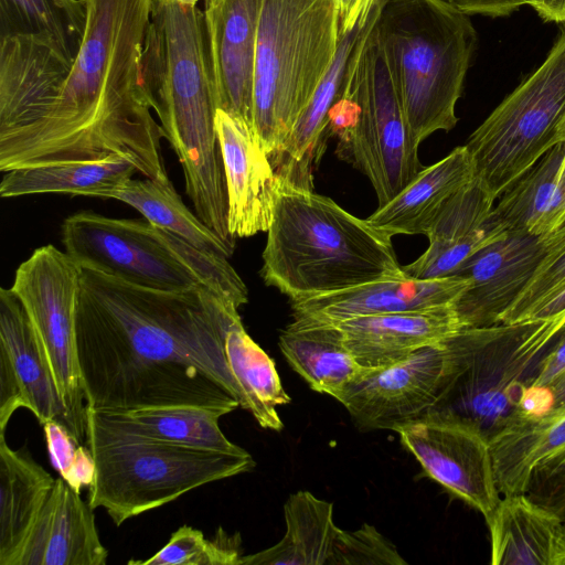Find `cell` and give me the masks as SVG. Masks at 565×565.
<instances>
[{
    "mask_svg": "<svg viewBox=\"0 0 565 565\" xmlns=\"http://www.w3.org/2000/svg\"><path fill=\"white\" fill-rule=\"evenodd\" d=\"M44 437L52 466L77 493L94 480L95 465L89 448H85L58 420L43 425Z\"/></svg>",
    "mask_w": 565,
    "mask_h": 565,
    "instance_id": "8d00e7d4",
    "label": "cell"
},
{
    "mask_svg": "<svg viewBox=\"0 0 565 565\" xmlns=\"http://www.w3.org/2000/svg\"><path fill=\"white\" fill-rule=\"evenodd\" d=\"M104 199L129 204L154 226L181 237L203 252L226 258L234 252V247L186 207L169 178H130L107 192Z\"/></svg>",
    "mask_w": 565,
    "mask_h": 565,
    "instance_id": "836d02e7",
    "label": "cell"
},
{
    "mask_svg": "<svg viewBox=\"0 0 565 565\" xmlns=\"http://www.w3.org/2000/svg\"><path fill=\"white\" fill-rule=\"evenodd\" d=\"M286 533L274 546L242 556L239 565H331L341 529L333 504L298 491L284 505Z\"/></svg>",
    "mask_w": 565,
    "mask_h": 565,
    "instance_id": "f546056e",
    "label": "cell"
},
{
    "mask_svg": "<svg viewBox=\"0 0 565 565\" xmlns=\"http://www.w3.org/2000/svg\"><path fill=\"white\" fill-rule=\"evenodd\" d=\"M73 62L32 39L0 40V170L118 156L168 179L141 84L153 0H84Z\"/></svg>",
    "mask_w": 565,
    "mask_h": 565,
    "instance_id": "6da1fadb",
    "label": "cell"
},
{
    "mask_svg": "<svg viewBox=\"0 0 565 565\" xmlns=\"http://www.w3.org/2000/svg\"><path fill=\"white\" fill-rule=\"evenodd\" d=\"M489 441L500 493H525L534 470L565 452V406L522 416Z\"/></svg>",
    "mask_w": 565,
    "mask_h": 565,
    "instance_id": "83f0119b",
    "label": "cell"
},
{
    "mask_svg": "<svg viewBox=\"0 0 565 565\" xmlns=\"http://www.w3.org/2000/svg\"><path fill=\"white\" fill-rule=\"evenodd\" d=\"M530 6L543 21L565 23V0H532Z\"/></svg>",
    "mask_w": 565,
    "mask_h": 565,
    "instance_id": "b9f144b4",
    "label": "cell"
},
{
    "mask_svg": "<svg viewBox=\"0 0 565 565\" xmlns=\"http://www.w3.org/2000/svg\"><path fill=\"white\" fill-rule=\"evenodd\" d=\"M138 173L122 157L100 160L36 164L4 172L0 183L2 198L39 193H67L104 199L105 194Z\"/></svg>",
    "mask_w": 565,
    "mask_h": 565,
    "instance_id": "4dcf8cb0",
    "label": "cell"
},
{
    "mask_svg": "<svg viewBox=\"0 0 565 565\" xmlns=\"http://www.w3.org/2000/svg\"><path fill=\"white\" fill-rule=\"evenodd\" d=\"M55 479L0 434V565H17Z\"/></svg>",
    "mask_w": 565,
    "mask_h": 565,
    "instance_id": "484cf974",
    "label": "cell"
},
{
    "mask_svg": "<svg viewBox=\"0 0 565 565\" xmlns=\"http://www.w3.org/2000/svg\"><path fill=\"white\" fill-rule=\"evenodd\" d=\"M238 307L212 291L139 287L82 268L77 360L86 407H239L225 340Z\"/></svg>",
    "mask_w": 565,
    "mask_h": 565,
    "instance_id": "7a4b0ae2",
    "label": "cell"
},
{
    "mask_svg": "<svg viewBox=\"0 0 565 565\" xmlns=\"http://www.w3.org/2000/svg\"><path fill=\"white\" fill-rule=\"evenodd\" d=\"M553 395V407L565 406V371L548 385Z\"/></svg>",
    "mask_w": 565,
    "mask_h": 565,
    "instance_id": "7bdbcfd3",
    "label": "cell"
},
{
    "mask_svg": "<svg viewBox=\"0 0 565 565\" xmlns=\"http://www.w3.org/2000/svg\"><path fill=\"white\" fill-rule=\"evenodd\" d=\"M222 416L217 411L188 406L111 412L86 407V419L119 433L221 452H247L223 434L218 425Z\"/></svg>",
    "mask_w": 565,
    "mask_h": 565,
    "instance_id": "4316f807",
    "label": "cell"
},
{
    "mask_svg": "<svg viewBox=\"0 0 565 565\" xmlns=\"http://www.w3.org/2000/svg\"><path fill=\"white\" fill-rule=\"evenodd\" d=\"M215 128L227 193V226L235 237L267 232L274 212L277 173L253 128L216 110Z\"/></svg>",
    "mask_w": 565,
    "mask_h": 565,
    "instance_id": "e0dca14e",
    "label": "cell"
},
{
    "mask_svg": "<svg viewBox=\"0 0 565 565\" xmlns=\"http://www.w3.org/2000/svg\"><path fill=\"white\" fill-rule=\"evenodd\" d=\"M19 408L29 409L43 426L65 425L64 411L43 363L28 313L10 289H0V434Z\"/></svg>",
    "mask_w": 565,
    "mask_h": 565,
    "instance_id": "2e32d148",
    "label": "cell"
},
{
    "mask_svg": "<svg viewBox=\"0 0 565 565\" xmlns=\"http://www.w3.org/2000/svg\"><path fill=\"white\" fill-rule=\"evenodd\" d=\"M565 371V331L561 339L546 355L541 373L534 385L548 386L558 375Z\"/></svg>",
    "mask_w": 565,
    "mask_h": 565,
    "instance_id": "ab89813d",
    "label": "cell"
},
{
    "mask_svg": "<svg viewBox=\"0 0 565 565\" xmlns=\"http://www.w3.org/2000/svg\"><path fill=\"white\" fill-rule=\"evenodd\" d=\"M557 143L565 145V113L557 125L556 135H555V145H557ZM559 188H561L563 194L565 195V156H564V161H563L561 173H559Z\"/></svg>",
    "mask_w": 565,
    "mask_h": 565,
    "instance_id": "ee69618b",
    "label": "cell"
},
{
    "mask_svg": "<svg viewBox=\"0 0 565 565\" xmlns=\"http://www.w3.org/2000/svg\"><path fill=\"white\" fill-rule=\"evenodd\" d=\"M546 252V235L509 232L469 258L454 275L469 281L454 303L463 328L500 323Z\"/></svg>",
    "mask_w": 565,
    "mask_h": 565,
    "instance_id": "9a60e30c",
    "label": "cell"
},
{
    "mask_svg": "<svg viewBox=\"0 0 565 565\" xmlns=\"http://www.w3.org/2000/svg\"><path fill=\"white\" fill-rule=\"evenodd\" d=\"M564 331L555 320L463 328L447 340L449 372L425 418L468 425L490 440L523 416L526 393Z\"/></svg>",
    "mask_w": 565,
    "mask_h": 565,
    "instance_id": "8992f818",
    "label": "cell"
},
{
    "mask_svg": "<svg viewBox=\"0 0 565 565\" xmlns=\"http://www.w3.org/2000/svg\"><path fill=\"white\" fill-rule=\"evenodd\" d=\"M95 473L92 509L106 510L115 525L166 505L193 489L252 470L248 452L228 454L137 437L86 419Z\"/></svg>",
    "mask_w": 565,
    "mask_h": 565,
    "instance_id": "9c48e42d",
    "label": "cell"
},
{
    "mask_svg": "<svg viewBox=\"0 0 565 565\" xmlns=\"http://www.w3.org/2000/svg\"><path fill=\"white\" fill-rule=\"evenodd\" d=\"M529 320H555L565 326V286L541 305Z\"/></svg>",
    "mask_w": 565,
    "mask_h": 565,
    "instance_id": "60d3db41",
    "label": "cell"
},
{
    "mask_svg": "<svg viewBox=\"0 0 565 565\" xmlns=\"http://www.w3.org/2000/svg\"><path fill=\"white\" fill-rule=\"evenodd\" d=\"M184 6H196L199 0H173Z\"/></svg>",
    "mask_w": 565,
    "mask_h": 565,
    "instance_id": "bcb514c9",
    "label": "cell"
},
{
    "mask_svg": "<svg viewBox=\"0 0 565 565\" xmlns=\"http://www.w3.org/2000/svg\"><path fill=\"white\" fill-rule=\"evenodd\" d=\"M262 4L263 0H205L203 10L218 108L252 128Z\"/></svg>",
    "mask_w": 565,
    "mask_h": 565,
    "instance_id": "ac0fdd59",
    "label": "cell"
},
{
    "mask_svg": "<svg viewBox=\"0 0 565 565\" xmlns=\"http://www.w3.org/2000/svg\"><path fill=\"white\" fill-rule=\"evenodd\" d=\"M469 281L458 276L415 279L402 274L350 289L291 300L295 315L337 323L347 319L455 303Z\"/></svg>",
    "mask_w": 565,
    "mask_h": 565,
    "instance_id": "44dd1931",
    "label": "cell"
},
{
    "mask_svg": "<svg viewBox=\"0 0 565 565\" xmlns=\"http://www.w3.org/2000/svg\"><path fill=\"white\" fill-rule=\"evenodd\" d=\"M486 522L492 565H556L565 522L526 493L503 495Z\"/></svg>",
    "mask_w": 565,
    "mask_h": 565,
    "instance_id": "cb8c5ba5",
    "label": "cell"
},
{
    "mask_svg": "<svg viewBox=\"0 0 565 565\" xmlns=\"http://www.w3.org/2000/svg\"><path fill=\"white\" fill-rule=\"evenodd\" d=\"M407 564L395 546L370 524L348 532L341 530L331 565Z\"/></svg>",
    "mask_w": 565,
    "mask_h": 565,
    "instance_id": "74e56055",
    "label": "cell"
},
{
    "mask_svg": "<svg viewBox=\"0 0 565 565\" xmlns=\"http://www.w3.org/2000/svg\"><path fill=\"white\" fill-rule=\"evenodd\" d=\"M565 113V23L540 67L508 95L465 145L476 179L497 200L552 147Z\"/></svg>",
    "mask_w": 565,
    "mask_h": 565,
    "instance_id": "8fae6325",
    "label": "cell"
},
{
    "mask_svg": "<svg viewBox=\"0 0 565 565\" xmlns=\"http://www.w3.org/2000/svg\"><path fill=\"white\" fill-rule=\"evenodd\" d=\"M94 509L62 478L41 510L17 565H105Z\"/></svg>",
    "mask_w": 565,
    "mask_h": 565,
    "instance_id": "7402d4cb",
    "label": "cell"
},
{
    "mask_svg": "<svg viewBox=\"0 0 565 565\" xmlns=\"http://www.w3.org/2000/svg\"><path fill=\"white\" fill-rule=\"evenodd\" d=\"M402 445L429 478L479 511L484 520L500 501L489 439L468 425L424 418L398 428Z\"/></svg>",
    "mask_w": 565,
    "mask_h": 565,
    "instance_id": "5bb4252c",
    "label": "cell"
},
{
    "mask_svg": "<svg viewBox=\"0 0 565 565\" xmlns=\"http://www.w3.org/2000/svg\"><path fill=\"white\" fill-rule=\"evenodd\" d=\"M65 252L82 267L166 291L204 288L241 307L247 288L228 258L203 252L145 220L77 212L62 225Z\"/></svg>",
    "mask_w": 565,
    "mask_h": 565,
    "instance_id": "ba28073f",
    "label": "cell"
},
{
    "mask_svg": "<svg viewBox=\"0 0 565 565\" xmlns=\"http://www.w3.org/2000/svg\"><path fill=\"white\" fill-rule=\"evenodd\" d=\"M146 97L177 153L196 215L226 237L227 193L215 128L217 94L204 13L153 0L140 61Z\"/></svg>",
    "mask_w": 565,
    "mask_h": 565,
    "instance_id": "3957f363",
    "label": "cell"
},
{
    "mask_svg": "<svg viewBox=\"0 0 565 565\" xmlns=\"http://www.w3.org/2000/svg\"><path fill=\"white\" fill-rule=\"evenodd\" d=\"M86 15L84 0H0V40L32 39L73 62Z\"/></svg>",
    "mask_w": 565,
    "mask_h": 565,
    "instance_id": "d6a6232c",
    "label": "cell"
},
{
    "mask_svg": "<svg viewBox=\"0 0 565 565\" xmlns=\"http://www.w3.org/2000/svg\"><path fill=\"white\" fill-rule=\"evenodd\" d=\"M556 565H565V533L563 536V541H562V545H561V550L558 553Z\"/></svg>",
    "mask_w": 565,
    "mask_h": 565,
    "instance_id": "f6af8a7d",
    "label": "cell"
},
{
    "mask_svg": "<svg viewBox=\"0 0 565 565\" xmlns=\"http://www.w3.org/2000/svg\"><path fill=\"white\" fill-rule=\"evenodd\" d=\"M225 354L239 392V407L249 412L260 427L281 430L278 407L290 403L274 360L249 337L242 320L230 329Z\"/></svg>",
    "mask_w": 565,
    "mask_h": 565,
    "instance_id": "1f68e13d",
    "label": "cell"
},
{
    "mask_svg": "<svg viewBox=\"0 0 565 565\" xmlns=\"http://www.w3.org/2000/svg\"><path fill=\"white\" fill-rule=\"evenodd\" d=\"M82 267L53 245L36 248L15 270L11 290L30 319L43 363L64 411L65 426L86 439V401L76 349Z\"/></svg>",
    "mask_w": 565,
    "mask_h": 565,
    "instance_id": "7c38bea8",
    "label": "cell"
},
{
    "mask_svg": "<svg viewBox=\"0 0 565 565\" xmlns=\"http://www.w3.org/2000/svg\"><path fill=\"white\" fill-rule=\"evenodd\" d=\"M278 345L311 390L334 398L365 370L345 347L341 329L332 322L295 315L280 333Z\"/></svg>",
    "mask_w": 565,
    "mask_h": 565,
    "instance_id": "d4e9b609",
    "label": "cell"
},
{
    "mask_svg": "<svg viewBox=\"0 0 565 565\" xmlns=\"http://www.w3.org/2000/svg\"><path fill=\"white\" fill-rule=\"evenodd\" d=\"M547 236V252L534 275L501 316L500 323L526 321L532 313L565 286V224Z\"/></svg>",
    "mask_w": 565,
    "mask_h": 565,
    "instance_id": "d590c367",
    "label": "cell"
},
{
    "mask_svg": "<svg viewBox=\"0 0 565 565\" xmlns=\"http://www.w3.org/2000/svg\"><path fill=\"white\" fill-rule=\"evenodd\" d=\"M345 347L364 369L397 363L417 350L445 342L463 329L454 303L355 317L335 323Z\"/></svg>",
    "mask_w": 565,
    "mask_h": 565,
    "instance_id": "ffe728a7",
    "label": "cell"
},
{
    "mask_svg": "<svg viewBox=\"0 0 565 565\" xmlns=\"http://www.w3.org/2000/svg\"><path fill=\"white\" fill-rule=\"evenodd\" d=\"M495 200L475 178L457 192L439 213L426 236L427 249L402 266L415 279L454 276L475 254L509 234L494 213Z\"/></svg>",
    "mask_w": 565,
    "mask_h": 565,
    "instance_id": "d6986e66",
    "label": "cell"
},
{
    "mask_svg": "<svg viewBox=\"0 0 565 565\" xmlns=\"http://www.w3.org/2000/svg\"><path fill=\"white\" fill-rule=\"evenodd\" d=\"M329 132L338 136L340 154L370 180L379 206L424 169L375 25L349 63Z\"/></svg>",
    "mask_w": 565,
    "mask_h": 565,
    "instance_id": "30bf717a",
    "label": "cell"
},
{
    "mask_svg": "<svg viewBox=\"0 0 565 565\" xmlns=\"http://www.w3.org/2000/svg\"><path fill=\"white\" fill-rule=\"evenodd\" d=\"M404 274L392 237L312 189L277 175L262 276L290 300Z\"/></svg>",
    "mask_w": 565,
    "mask_h": 565,
    "instance_id": "277c9868",
    "label": "cell"
},
{
    "mask_svg": "<svg viewBox=\"0 0 565 565\" xmlns=\"http://www.w3.org/2000/svg\"><path fill=\"white\" fill-rule=\"evenodd\" d=\"M445 6L463 13L482 14L492 18L507 17L532 0H438Z\"/></svg>",
    "mask_w": 565,
    "mask_h": 565,
    "instance_id": "f35d334b",
    "label": "cell"
},
{
    "mask_svg": "<svg viewBox=\"0 0 565 565\" xmlns=\"http://www.w3.org/2000/svg\"><path fill=\"white\" fill-rule=\"evenodd\" d=\"M340 42L338 0H263L253 86V129L270 160L327 74Z\"/></svg>",
    "mask_w": 565,
    "mask_h": 565,
    "instance_id": "52a82bcc",
    "label": "cell"
},
{
    "mask_svg": "<svg viewBox=\"0 0 565 565\" xmlns=\"http://www.w3.org/2000/svg\"><path fill=\"white\" fill-rule=\"evenodd\" d=\"M241 540L227 535L222 529L213 540L192 526L182 525L172 533L168 543L145 561L129 565H239Z\"/></svg>",
    "mask_w": 565,
    "mask_h": 565,
    "instance_id": "e575fe53",
    "label": "cell"
},
{
    "mask_svg": "<svg viewBox=\"0 0 565 565\" xmlns=\"http://www.w3.org/2000/svg\"><path fill=\"white\" fill-rule=\"evenodd\" d=\"M449 364L447 341L427 345L397 363L365 369L335 399L359 429L396 431L430 413Z\"/></svg>",
    "mask_w": 565,
    "mask_h": 565,
    "instance_id": "4fadbf2b",
    "label": "cell"
},
{
    "mask_svg": "<svg viewBox=\"0 0 565 565\" xmlns=\"http://www.w3.org/2000/svg\"><path fill=\"white\" fill-rule=\"evenodd\" d=\"M375 30L415 140L452 129L477 45L468 15L438 0H384Z\"/></svg>",
    "mask_w": 565,
    "mask_h": 565,
    "instance_id": "5b68a950",
    "label": "cell"
},
{
    "mask_svg": "<svg viewBox=\"0 0 565 565\" xmlns=\"http://www.w3.org/2000/svg\"><path fill=\"white\" fill-rule=\"evenodd\" d=\"M564 156L565 145H555L495 200L494 213L510 232L541 236L565 223Z\"/></svg>",
    "mask_w": 565,
    "mask_h": 565,
    "instance_id": "f1b7e54d",
    "label": "cell"
},
{
    "mask_svg": "<svg viewBox=\"0 0 565 565\" xmlns=\"http://www.w3.org/2000/svg\"><path fill=\"white\" fill-rule=\"evenodd\" d=\"M476 178L466 146L455 148L424 169L391 201L366 218L376 230L394 235H426L450 199Z\"/></svg>",
    "mask_w": 565,
    "mask_h": 565,
    "instance_id": "603a6c76",
    "label": "cell"
}]
</instances>
